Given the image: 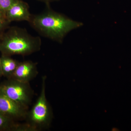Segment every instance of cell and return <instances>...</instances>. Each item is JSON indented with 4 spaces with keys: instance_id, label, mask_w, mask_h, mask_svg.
Here are the masks:
<instances>
[{
    "instance_id": "cell-1",
    "label": "cell",
    "mask_w": 131,
    "mask_h": 131,
    "mask_svg": "<svg viewBox=\"0 0 131 131\" xmlns=\"http://www.w3.org/2000/svg\"><path fill=\"white\" fill-rule=\"evenodd\" d=\"M46 5L47 7L43 12L32 14L28 22L43 37L61 43L69 32L82 25L81 22L52 10L49 4Z\"/></svg>"
},
{
    "instance_id": "cell-2",
    "label": "cell",
    "mask_w": 131,
    "mask_h": 131,
    "mask_svg": "<svg viewBox=\"0 0 131 131\" xmlns=\"http://www.w3.org/2000/svg\"><path fill=\"white\" fill-rule=\"evenodd\" d=\"M41 45L39 37L33 36L18 27L8 28L0 37V52L4 56L29 55L39 51Z\"/></svg>"
},
{
    "instance_id": "cell-3",
    "label": "cell",
    "mask_w": 131,
    "mask_h": 131,
    "mask_svg": "<svg viewBox=\"0 0 131 131\" xmlns=\"http://www.w3.org/2000/svg\"><path fill=\"white\" fill-rule=\"evenodd\" d=\"M46 76L42 77V87L39 96L31 110L27 112L26 123L34 131L45 130L49 128L52 119L50 107L46 98Z\"/></svg>"
},
{
    "instance_id": "cell-4",
    "label": "cell",
    "mask_w": 131,
    "mask_h": 131,
    "mask_svg": "<svg viewBox=\"0 0 131 131\" xmlns=\"http://www.w3.org/2000/svg\"><path fill=\"white\" fill-rule=\"evenodd\" d=\"M0 89L12 100L28 109L33 95L29 83L7 79L0 84Z\"/></svg>"
},
{
    "instance_id": "cell-5",
    "label": "cell",
    "mask_w": 131,
    "mask_h": 131,
    "mask_svg": "<svg viewBox=\"0 0 131 131\" xmlns=\"http://www.w3.org/2000/svg\"><path fill=\"white\" fill-rule=\"evenodd\" d=\"M27 108L8 97L0 89V113L15 121L26 118Z\"/></svg>"
},
{
    "instance_id": "cell-6",
    "label": "cell",
    "mask_w": 131,
    "mask_h": 131,
    "mask_svg": "<svg viewBox=\"0 0 131 131\" xmlns=\"http://www.w3.org/2000/svg\"><path fill=\"white\" fill-rule=\"evenodd\" d=\"M31 15L28 3L22 0H18L5 13L6 19L9 23L24 21L28 22Z\"/></svg>"
},
{
    "instance_id": "cell-7",
    "label": "cell",
    "mask_w": 131,
    "mask_h": 131,
    "mask_svg": "<svg viewBox=\"0 0 131 131\" xmlns=\"http://www.w3.org/2000/svg\"><path fill=\"white\" fill-rule=\"evenodd\" d=\"M37 64L30 61L19 62L11 78L24 82H30L38 74Z\"/></svg>"
},
{
    "instance_id": "cell-8",
    "label": "cell",
    "mask_w": 131,
    "mask_h": 131,
    "mask_svg": "<svg viewBox=\"0 0 131 131\" xmlns=\"http://www.w3.org/2000/svg\"><path fill=\"white\" fill-rule=\"evenodd\" d=\"M0 60L3 76L7 79L12 78L19 62L10 56L2 55Z\"/></svg>"
},
{
    "instance_id": "cell-9",
    "label": "cell",
    "mask_w": 131,
    "mask_h": 131,
    "mask_svg": "<svg viewBox=\"0 0 131 131\" xmlns=\"http://www.w3.org/2000/svg\"><path fill=\"white\" fill-rule=\"evenodd\" d=\"M19 124L0 113V131H17Z\"/></svg>"
},
{
    "instance_id": "cell-10",
    "label": "cell",
    "mask_w": 131,
    "mask_h": 131,
    "mask_svg": "<svg viewBox=\"0 0 131 131\" xmlns=\"http://www.w3.org/2000/svg\"><path fill=\"white\" fill-rule=\"evenodd\" d=\"M18 0H0V8L6 13V12Z\"/></svg>"
},
{
    "instance_id": "cell-11",
    "label": "cell",
    "mask_w": 131,
    "mask_h": 131,
    "mask_svg": "<svg viewBox=\"0 0 131 131\" xmlns=\"http://www.w3.org/2000/svg\"><path fill=\"white\" fill-rule=\"evenodd\" d=\"M9 24L6 20L0 19V37L8 28Z\"/></svg>"
},
{
    "instance_id": "cell-12",
    "label": "cell",
    "mask_w": 131,
    "mask_h": 131,
    "mask_svg": "<svg viewBox=\"0 0 131 131\" xmlns=\"http://www.w3.org/2000/svg\"><path fill=\"white\" fill-rule=\"evenodd\" d=\"M0 19L6 20L5 14L0 8Z\"/></svg>"
},
{
    "instance_id": "cell-13",
    "label": "cell",
    "mask_w": 131,
    "mask_h": 131,
    "mask_svg": "<svg viewBox=\"0 0 131 131\" xmlns=\"http://www.w3.org/2000/svg\"><path fill=\"white\" fill-rule=\"evenodd\" d=\"M38 1L45 2L46 4H49L50 3L52 2L58 1V0H38Z\"/></svg>"
},
{
    "instance_id": "cell-14",
    "label": "cell",
    "mask_w": 131,
    "mask_h": 131,
    "mask_svg": "<svg viewBox=\"0 0 131 131\" xmlns=\"http://www.w3.org/2000/svg\"><path fill=\"white\" fill-rule=\"evenodd\" d=\"M2 76V71L1 66V60H0V79Z\"/></svg>"
}]
</instances>
